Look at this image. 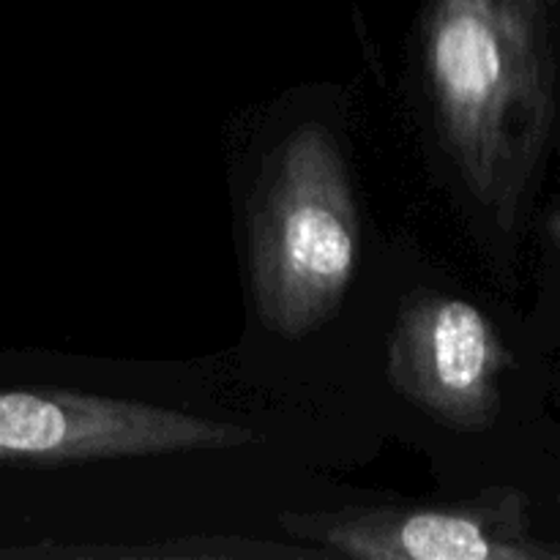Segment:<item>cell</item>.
<instances>
[{"label": "cell", "mask_w": 560, "mask_h": 560, "mask_svg": "<svg viewBox=\"0 0 560 560\" xmlns=\"http://www.w3.org/2000/svg\"><path fill=\"white\" fill-rule=\"evenodd\" d=\"M512 364L495 323L459 295L419 290L402 304L388 337L394 392L454 432H487L495 424Z\"/></svg>", "instance_id": "cell-5"}, {"label": "cell", "mask_w": 560, "mask_h": 560, "mask_svg": "<svg viewBox=\"0 0 560 560\" xmlns=\"http://www.w3.org/2000/svg\"><path fill=\"white\" fill-rule=\"evenodd\" d=\"M421 52L465 186L512 230L556 118L550 0H430Z\"/></svg>", "instance_id": "cell-1"}, {"label": "cell", "mask_w": 560, "mask_h": 560, "mask_svg": "<svg viewBox=\"0 0 560 560\" xmlns=\"http://www.w3.org/2000/svg\"><path fill=\"white\" fill-rule=\"evenodd\" d=\"M558 230H560V224H558Z\"/></svg>", "instance_id": "cell-6"}, {"label": "cell", "mask_w": 560, "mask_h": 560, "mask_svg": "<svg viewBox=\"0 0 560 560\" xmlns=\"http://www.w3.org/2000/svg\"><path fill=\"white\" fill-rule=\"evenodd\" d=\"M361 224L337 140L301 126L266 159L249 206V273L260 323L301 339L342 304Z\"/></svg>", "instance_id": "cell-2"}, {"label": "cell", "mask_w": 560, "mask_h": 560, "mask_svg": "<svg viewBox=\"0 0 560 560\" xmlns=\"http://www.w3.org/2000/svg\"><path fill=\"white\" fill-rule=\"evenodd\" d=\"M255 430L167 405L66 388H0V463L71 465L102 459L228 452L257 443Z\"/></svg>", "instance_id": "cell-4"}, {"label": "cell", "mask_w": 560, "mask_h": 560, "mask_svg": "<svg viewBox=\"0 0 560 560\" xmlns=\"http://www.w3.org/2000/svg\"><path fill=\"white\" fill-rule=\"evenodd\" d=\"M277 523L290 539L355 560H550L560 550L536 541L528 495L487 487L448 503H364L284 509Z\"/></svg>", "instance_id": "cell-3"}]
</instances>
